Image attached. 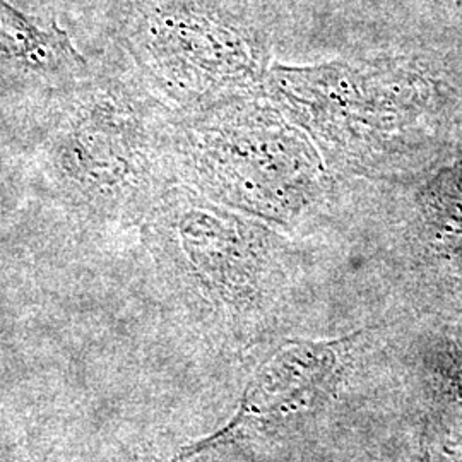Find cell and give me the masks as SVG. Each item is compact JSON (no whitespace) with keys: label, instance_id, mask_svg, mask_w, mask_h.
Wrapping results in <instances>:
<instances>
[{"label":"cell","instance_id":"1","mask_svg":"<svg viewBox=\"0 0 462 462\" xmlns=\"http://www.w3.org/2000/svg\"><path fill=\"white\" fill-rule=\"evenodd\" d=\"M0 51L28 59L40 66L60 59L83 62L62 30L55 24L47 32L42 30L33 19L21 14L5 0H0Z\"/></svg>","mask_w":462,"mask_h":462}]
</instances>
